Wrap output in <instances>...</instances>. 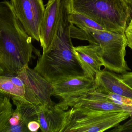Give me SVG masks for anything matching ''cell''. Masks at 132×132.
Here are the masks:
<instances>
[{
	"instance_id": "obj_1",
	"label": "cell",
	"mask_w": 132,
	"mask_h": 132,
	"mask_svg": "<svg viewBox=\"0 0 132 132\" xmlns=\"http://www.w3.org/2000/svg\"><path fill=\"white\" fill-rule=\"evenodd\" d=\"M71 11L67 3L61 5L52 43L43 52L34 69L51 83L84 75L76 57L71 36Z\"/></svg>"
},
{
	"instance_id": "obj_2",
	"label": "cell",
	"mask_w": 132,
	"mask_h": 132,
	"mask_svg": "<svg viewBox=\"0 0 132 132\" xmlns=\"http://www.w3.org/2000/svg\"><path fill=\"white\" fill-rule=\"evenodd\" d=\"M33 38L24 30L10 3H0V76L16 75L28 66L35 52Z\"/></svg>"
},
{
	"instance_id": "obj_3",
	"label": "cell",
	"mask_w": 132,
	"mask_h": 132,
	"mask_svg": "<svg viewBox=\"0 0 132 132\" xmlns=\"http://www.w3.org/2000/svg\"><path fill=\"white\" fill-rule=\"evenodd\" d=\"M72 12L82 14L107 31L125 33L130 10L124 0H70Z\"/></svg>"
},
{
	"instance_id": "obj_4",
	"label": "cell",
	"mask_w": 132,
	"mask_h": 132,
	"mask_svg": "<svg viewBox=\"0 0 132 132\" xmlns=\"http://www.w3.org/2000/svg\"><path fill=\"white\" fill-rule=\"evenodd\" d=\"M132 116L126 111H103L72 106L65 112L61 132H103L114 128Z\"/></svg>"
},
{
	"instance_id": "obj_5",
	"label": "cell",
	"mask_w": 132,
	"mask_h": 132,
	"mask_svg": "<svg viewBox=\"0 0 132 132\" xmlns=\"http://www.w3.org/2000/svg\"><path fill=\"white\" fill-rule=\"evenodd\" d=\"M84 30L89 44L95 45L105 69L120 74L130 70L125 59L127 44L125 33Z\"/></svg>"
},
{
	"instance_id": "obj_6",
	"label": "cell",
	"mask_w": 132,
	"mask_h": 132,
	"mask_svg": "<svg viewBox=\"0 0 132 132\" xmlns=\"http://www.w3.org/2000/svg\"><path fill=\"white\" fill-rule=\"evenodd\" d=\"M52 84V96L61 100L56 105L65 111L97 88L95 80L84 75L64 79Z\"/></svg>"
},
{
	"instance_id": "obj_7",
	"label": "cell",
	"mask_w": 132,
	"mask_h": 132,
	"mask_svg": "<svg viewBox=\"0 0 132 132\" xmlns=\"http://www.w3.org/2000/svg\"><path fill=\"white\" fill-rule=\"evenodd\" d=\"M17 17L33 39L40 41V28L45 7L43 0H10Z\"/></svg>"
},
{
	"instance_id": "obj_8",
	"label": "cell",
	"mask_w": 132,
	"mask_h": 132,
	"mask_svg": "<svg viewBox=\"0 0 132 132\" xmlns=\"http://www.w3.org/2000/svg\"><path fill=\"white\" fill-rule=\"evenodd\" d=\"M25 83L27 88L36 97L41 105H53L52 84L34 69L27 66L17 74Z\"/></svg>"
},
{
	"instance_id": "obj_9",
	"label": "cell",
	"mask_w": 132,
	"mask_h": 132,
	"mask_svg": "<svg viewBox=\"0 0 132 132\" xmlns=\"http://www.w3.org/2000/svg\"><path fill=\"white\" fill-rule=\"evenodd\" d=\"M16 109L5 127L1 132H28V125L30 121H38V111L40 105L30 103L12 99Z\"/></svg>"
},
{
	"instance_id": "obj_10",
	"label": "cell",
	"mask_w": 132,
	"mask_h": 132,
	"mask_svg": "<svg viewBox=\"0 0 132 132\" xmlns=\"http://www.w3.org/2000/svg\"><path fill=\"white\" fill-rule=\"evenodd\" d=\"M61 0H48L40 28V42L43 52L51 46L58 20Z\"/></svg>"
},
{
	"instance_id": "obj_11",
	"label": "cell",
	"mask_w": 132,
	"mask_h": 132,
	"mask_svg": "<svg viewBox=\"0 0 132 132\" xmlns=\"http://www.w3.org/2000/svg\"><path fill=\"white\" fill-rule=\"evenodd\" d=\"M76 57L85 75L95 80L103 63L95 45L74 47Z\"/></svg>"
},
{
	"instance_id": "obj_12",
	"label": "cell",
	"mask_w": 132,
	"mask_h": 132,
	"mask_svg": "<svg viewBox=\"0 0 132 132\" xmlns=\"http://www.w3.org/2000/svg\"><path fill=\"white\" fill-rule=\"evenodd\" d=\"M115 73L109 70H101L95 80L96 88L132 98V87L123 80L120 75Z\"/></svg>"
},
{
	"instance_id": "obj_13",
	"label": "cell",
	"mask_w": 132,
	"mask_h": 132,
	"mask_svg": "<svg viewBox=\"0 0 132 132\" xmlns=\"http://www.w3.org/2000/svg\"><path fill=\"white\" fill-rule=\"evenodd\" d=\"M65 111L58 106L40 105L38 120L42 132H61L65 120Z\"/></svg>"
},
{
	"instance_id": "obj_14",
	"label": "cell",
	"mask_w": 132,
	"mask_h": 132,
	"mask_svg": "<svg viewBox=\"0 0 132 132\" xmlns=\"http://www.w3.org/2000/svg\"><path fill=\"white\" fill-rule=\"evenodd\" d=\"M72 106L98 111H126L132 113V107L123 106L112 102L110 99L100 95L96 89L78 100Z\"/></svg>"
},
{
	"instance_id": "obj_15",
	"label": "cell",
	"mask_w": 132,
	"mask_h": 132,
	"mask_svg": "<svg viewBox=\"0 0 132 132\" xmlns=\"http://www.w3.org/2000/svg\"><path fill=\"white\" fill-rule=\"evenodd\" d=\"M0 94L7 96L12 99L41 105L36 97L27 88L24 82L22 85H16L11 81L8 75L0 76Z\"/></svg>"
},
{
	"instance_id": "obj_16",
	"label": "cell",
	"mask_w": 132,
	"mask_h": 132,
	"mask_svg": "<svg viewBox=\"0 0 132 132\" xmlns=\"http://www.w3.org/2000/svg\"><path fill=\"white\" fill-rule=\"evenodd\" d=\"M71 20L72 24L84 30H106L98 24L89 18L78 13L72 12Z\"/></svg>"
},
{
	"instance_id": "obj_17",
	"label": "cell",
	"mask_w": 132,
	"mask_h": 132,
	"mask_svg": "<svg viewBox=\"0 0 132 132\" xmlns=\"http://www.w3.org/2000/svg\"><path fill=\"white\" fill-rule=\"evenodd\" d=\"M10 98L7 96L0 94V131L7 124L14 112Z\"/></svg>"
},
{
	"instance_id": "obj_18",
	"label": "cell",
	"mask_w": 132,
	"mask_h": 132,
	"mask_svg": "<svg viewBox=\"0 0 132 132\" xmlns=\"http://www.w3.org/2000/svg\"><path fill=\"white\" fill-rule=\"evenodd\" d=\"M96 91L103 96L110 99L112 102L123 106L132 107V98L112 93L102 92L96 89Z\"/></svg>"
},
{
	"instance_id": "obj_19",
	"label": "cell",
	"mask_w": 132,
	"mask_h": 132,
	"mask_svg": "<svg viewBox=\"0 0 132 132\" xmlns=\"http://www.w3.org/2000/svg\"><path fill=\"white\" fill-rule=\"evenodd\" d=\"M110 132H132V116L129 120L123 124H119Z\"/></svg>"
},
{
	"instance_id": "obj_20",
	"label": "cell",
	"mask_w": 132,
	"mask_h": 132,
	"mask_svg": "<svg viewBox=\"0 0 132 132\" xmlns=\"http://www.w3.org/2000/svg\"><path fill=\"white\" fill-rule=\"evenodd\" d=\"M125 34L127 40V46L132 50V19L126 28Z\"/></svg>"
},
{
	"instance_id": "obj_21",
	"label": "cell",
	"mask_w": 132,
	"mask_h": 132,
	"mask_svg": "<svg viewBox=\"0 0 132 132\" xmlns=\"http://www.w3.org/2000/svg\"><path fill=\"white\" fill-rule=\"evenodd\" d=\"M28 128L30 132H37L40 128V124L38 121L32 120L28 123Z\"/></svg>"
},
{
	"instance_id": "obj_22",
	"label": "cell",
	"mask_w": 132,
	"mask_h": 132,
	"mask_svg": "<svg viewBox=\"0 0 132 132\" xmlns=\"http://www.w3.org/2000/svg\"><path fill=\"white\" fill-rule=\"evenodd\" d=\"M123 81L132 88V72H127L120 75Z\"/></svg>"
},
{
	"instance_id": "obj_23",
	"label": "cell",
	"mask_w": 132,
	"mask_h": 132,
	"mask_svg": "<svg viewBox=\"0 0 132 132\" xmlns=\"http://www.w3.org/2000/svg\"><path fill=\"white\" fill-rule=\"evenodd\" d=\"M129 5L130 10H132V0H124Z\"/></svg>"
}]
</instances>
